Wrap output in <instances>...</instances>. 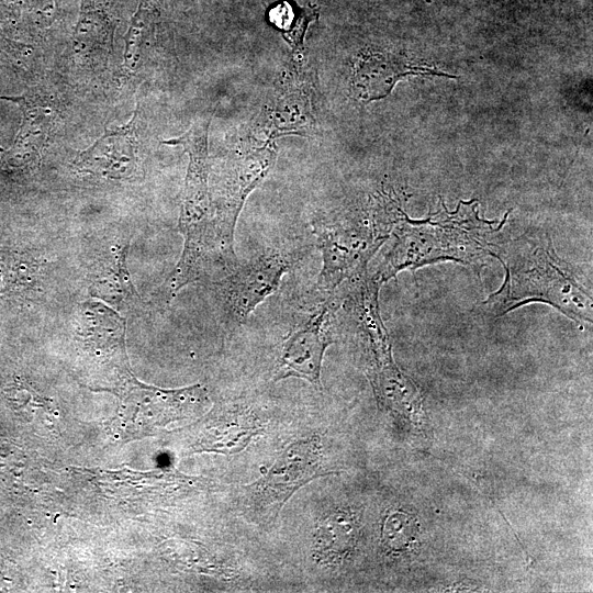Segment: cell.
I'll return each mask as SVG.
<instances>
[{
	"label": "cell",
	"mask_w": 593,
	"mask_h": 593,
	"mask_svg": "<svg viewBox=\"0 0 593 593\" xmlns=\"http://www.w3.org/2000/svg\"><path fill=\"white\" fill-rule=\"evenodd\" d=\"M387 248L370 279L380 287L403 270H415L438 261L481 267L503 243L500 222L479 215L477 201H460L455 211L445 205L424 220H412L401 211Z\"/></svg>",
	"instance_id": "1"
},
{
	"label": "cell",
	"mask_w": 593,
	"mask_h": 593,
	"mask_svg": "<svg viewBox=\"0 0 593 593\" xmlns=\"http://www.w3.org/2000/svg\"><path fill=\"white\" fill-rule=\"evenodd\" d=\"M495 257L505 268V279L484 302L493 316L529 302H544L577 323L592 322L591 293L571 266L558 257L548 235L525 234L502 243Z\"/></svg>",
	"instance_id": "2"
},
{
	"label": "cell",
	"mask_w": 593,
	"mask_h": 593,
	"mask_svg": "<svg viewBox=\"0 0 593 593\" xmlns=\"http://www.w3.org/2000/svg\"><path fill=\"white\" fill-rule=\"evenodd\" d=\"M396 220V214L381 213L358 221L317 222L314 233L322 254L317 289L332 293L344 281L366 276L369 260L389 238Z\"/></svg>",
	"instance_id": "3"
},
{
	"label": "cell",
	"mask_w": 593,
	"mask_h": 593,
	"mask_svg": "<svg viewBox=\"0 0 593 593\" xmlns=\"http://www.w3.org/2000/svg\"><path fill=\"white\" fill-rule=\"evenodd\" d=\"M331 473L325 469L322 444L316 436L295 440L279 454L264 475L243 486V506L253 518L270 522L300 488Z\"/></svg>",
	"instance_id": "4"
},
{
	"label": "cell",
	"mask_w": 593,
	"mask_h": 593,
	"mask_svg": "<svg viewBox=\"0 0 593 593\" xmlns=\"http://www.w3.org/2000/svg\"><path fill=\"white\" fill-rule=\"evenodd\" d=\"M76 325L79 347L100 377L98 385L116 393L134 378L125 349V320L102 302L87 301L77 311Z\"/></svg>",
	"instance_id": "5"
},
{
	"label": "cell",
	"mask_w": 593,
	"mask_h": 593,
	"mask_svg": "<svg viewBox=\"0 0 593 593\" xmlns=\"http://www.w3.org/2000/svg\"><path fill=\"white\" fill-rule=\"evenodd\" d=\"M302 256L301 250L270 248L217 279L214 286L226 323L242 325Z\"/></svg>",
	"instance_id": "6"
},
{
	"label": "cell",
	"mask_w": 593,
	"mask_h": 593,
	"mask_svg": "<svg viewBox=\"0 0 593 593\" xmlns=\"http://www.w3.org/2000/svg\"><path fill=\"white\" fill-rule=\"evenodd\" d=\"M118 395L122 402L125 419L138 424V433L197 416L209 402L208 393L201 384L181 389H161L131 381Z\"/></svg>",
	"instance_id": "7"
},
{
	"label": "cell",
	"mask_w": 593,
	"mask_h": 593,
	"mask_svg": "<svg viewBox=\"0 0 593 593\" xmlns=\"http://www.w3.org/2000/svg\"><path fill=\"white\" fill-rule=\"evenodd\" d=\"M336 310L333 301H326L288 335L279 354L276 381L294 377L322 390V363L326 348L333 343L332 326Z\"/></svg>",
	"instance_id": "8"
},
{
	"label": "cell",
	"mask_w": 593,
	"mask_h": 593,
	"mask_svg": "<svg viewBox=\"0 0 593 593\" xmlns=\"http://www.w3.org/2000/svg\"><path fill=\"white\" fill-rule=\"evenodd\" d=\"M138 111L125 125L105 130L93 145L78 154L74 165L83 172L108 179H126L137 167Z\"/></svg>",
	"instance_id": "9"
},
{
	"label": "cell",
	"mask_w": 593,
	"mask_h": 593,
	"mask_svg": "<svg viewBox=\"0 0 593 593\" xmlns=\"http://www.w3.org/2000/svg\"><path fill=\"white\" fill-rule=\"evenodd\" d=\"M438 75L426 66L414 64L405 56L390 52H368L357 60L351 78L354 94L363 101L387 97L395 83L409 75Z\"/></svg>",
	"instance_id": "10"
},
{
	"label": "cell",
	"mask_w": 593,
	"mask_h": 593,
	"mask_svg": "<svg viewBox=\"0 0 593 593\" xmlns=\"http://www.w3.org/2000/svg\"><path fill=\"white\" fill-rule=\"evenodd\" d=\"M127 247L126 240L111 242L90 269V293L118 310H130L138 303L126 266Z\"/></svg>",
	"instance_id": "11"
},
{
	"label": "cell",
	"mask_w": 593,
	"mask_h": 593,
	"mask_svg": "<svg viewBox=\"0 0 593 593\" xmlns=\"http://www.w3.org/2000/svg\"><path fill=\"white\" fill-rule=\"evenodd\" d=\"M16 103L23 115L21 128L5 158L14 165L35 160L46 143L56 119L57 109L46 98L36 94L0 97Z\"/></svg>",
	"instance_id": "12"
},
{
	"label": "cell",
	"mask_w": 593,
	"mask_h": 593,
	"mask_svg": "<svg viewBox=\"0 0 593 593\" xmlns=\"http://www.w3.org/2000/svg\"><path fill=\"white\" fill-rule=\"evenodd\" d=\"M212 114L195 120L190 128L177 138L164 141L167 145H180L189 155L182 206L203 208L211 201L209 189L208 133Z\"/></svg>",
	"instance_id": "13"
},
{
	"label": "cell",
	"mask_w": 593,
	"mask_h": 593,
	"mask_svg": "<svg viewBox=\"0 0 593 593\" xmlns=\"http://www.w3.org/2000/svg\"><path fill=\"white\" fill-rule=\"evenodd\" d=\"M260 432L261 425L251 412L235 407L216 419L202 440L201 449L224 455L236 454Z\"/></svg>",
	"instance_id": "14"
},
{
	"label": "cell",
	"mask_w": 593,
	"mask_h": 593,
	"mask_svg": "<svg viewBox=\"0 0 593 593\" xmlns=\"http://www.w3.org/2000/svg\"><path fill=\"white\" fill-rule=\"evenodd\" d=\"M354 535V523L346 512L336 511L324 517L314 533V553L323 563L339 560L348 550Z\"/></svg>",
	"instance_id": "15"
},
{
	"label": "cell",
	"mask_w": 593,
	"mask_h": 593,
	"mask_svg": "<svg viewBox=\"0 0 593 593\" xmlns=\"http://www.w3.org/2000/svg\"><path fill=\"white\" fill-rule=\"evenodd\" d=\"M150 3L152 2L139 0L137 11L131 21L128 31L125 35V64L136 60L139 45L150 21Z\"/></svg>",
	"instance_id": "16"
}]
</instances>
